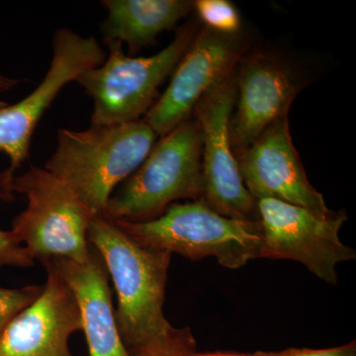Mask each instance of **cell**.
<instances>
[{
    "label": "cell",
    "mask_w": 356,
    "mask_h": 356,
    "mask_svg": "<svg viewBox=\"0 0 356 356\" xmlns=\"http://www.w3.org/2000/svg\"><path fill=\"white\" fill-rule=\"evenodd\" d=\"M88 240L113 281L115 318L127 350L165 336L172 329L163 314L172 254L142 247L102 216L91 219Z\"/></svg>",
    "instance_id": "cell-1"
},
{
    "label": "cell",
    "mask_w": 356,
    "mask_h": 356,
    "mask_svg": "<svg viewBox=\"0 0 356 356\" xmlns=\"http://www.w3.org/2000/svg\"><path fill=\"white\" fill-rule=\"evenodd\" d=\"M156 138L144 119L81 131L60 129L44 168L62 179L92 217L102 216L115 189L139 168Z\"/></svg>",
    "instance_id": "cell-2"
},
{
    "label": "cell",
    "mask_w": 356,
    "mask_h": 356,
    "mask_svg": "<svg viewBox=\"0 0 356 356\" xmlns=\"http://www.w3.org/2000/svg\"><path fill=\"white\" fill-rule=\"evenodd\" d=\"M202 137L194 118L161 137L137 170L122 182L102 217L109 221H152L181 199L200 200Z\"/></svg>",
    "instance_id": "cell-3"
},
{
    "label": "cell",
    "mask_w": 356,
    "mask_h": 356,
    "mask_svg": "<svg viewBox=\"0 0 356 356\" xmlns=\"http://www.w3.org/2000/svg\"><path fill=\"white\" fill-rule=\"evenodd\" d=\"M113 222L142 247L191 261L213 257L229 269L241 268L261 254L259 220L222 216L202 200L173 203L152 221Z\"/></svg>",
    "instance_id": "cell-4"
},
{
    "label": "cell",
    "mask_w": 356,
    "mask_h": 356,
    "mask_svg": "<svg viewBox=\"0 0 356 356\" xmlns=\"http://www.w3.org/2000/svg\"><path fill=\"white\" fill-rule=\"evenodd\" d=\"M198 31L196 24L184 26L172 43L151 57H131L124 53L122 44L109 46L103 64L86 70L76 81L93 100L90 126L140 120L156 102L159 86L172 76Z\"/></svg>",
    "instance_id": "cell-5"
},
{
    "label": "cell",
    "mask_w": 356,
    "mask_h": 356,
    "mask_svg": "<svg viewBox=\"0 0 356 356\" xmlns=\"http://www.w3.org/2000/svg\"><path fill=\"white\" fill-rule=\"evenodd\" d=\"M10 192L27 198V208L14 219L11 233L18 243H25L35 261H88V233L93 217L62 179L44 168L31 166L14 177Z\"/></svg>",
    "instance_id": "cell-6"
},
{
    "label": "cell",
    "mask_w": 356,
    "mask_h": 356,
    "mask_svg": "<svg viewBox=\"0 0 356 356\" xmlns=\"http://www.w3.org/2000/svg\"><path fill=\"white\" fill-rule=\"evenodd\" d=\"M106 54L95 37H83L70 28H60L53 37V58L43 81L26 97L0 106V153L10 166L0 173V198L14 200L10 184L16 170L29 158L30 145L42 117L65 86L86 70L102 65Z\"/></svg>",
    "instance_id": "cell-7"
},
{
    "label": "cell",
    "mask_w": 356,
    "mask_h": 356,
    "mask_svg": "<svg viewBox=\"0 0 356 356\" xmlns=\"http://www.w3.org/2000/svg\"><path fill=\"white\" fill-rule=\"evenodd\" d=\"M262 229L259 259L301 262L327 284L339 281L337 264L355 261V248L344 245L339 231L346 212L320 217L300 206L274 198L257 200Z\"/></svg>",
    "instance_id": "cell-8"
},
{
    "label": "cell",
    "mask_w": 356,
    "mask_h": 356,
    "mask_svg": "<svg viewBox=\"0 0 356 356\" xmlns=\"http://www.w3.org/2000/svg\"><path fill=\"white\" fill-rule=\"evenodd\" d=\"M236 95L235 70L194 109L202 137L200 200L222 216L259 221L257 200L243 184L229 134Z\"/></svg>",
    "instance_id": "cell-9"
},
{
    "label": "cell",
    "mask_w": 356,
    "mask_h": 356,
    "mask_svg": "<svg viewBox=\"0 0 356 356\" xmlns=\"http://www.w3.org/2000/svg\"><path fill=\"white\" fill-rule=\"evenodd\" d=\"M247 48L241 32L222 34L206 27L199 30L145 122L158 137L172 132L191 118L204 96L236 70Z\"/></svg>",
    "instance_id": "cell-10"
},
{
    "label": "cell",
    "mask_w": 356,
    "mask_h": 356,
    "mask_svg": "<svg viewBox=\"0 0 356 356\" xmlns=\"http://www.w3.org/2000/svg\"><path fill=\"white\" fill-rule=\"evenodd\" d=\"M236 86L229 134L238 156L271 124L289 114L305 81L289 60L273 51H255L245 54L236 65Z\"/></svg>",
    "instance_id": "cell-11"
},
{
    "label": "cell",
    "mask_w": 356,
    "mask_h": 356,
    "mask_svg": "<svg viewBox=\"0 0 356 356\" xmlns=\"http://www.w3.org/2000/svg\"><path fill=\"white\" fill-rule=\"evenodd\" d=\"M289 114L271 124L236 156L243 184L252 197L274 198L300 206L320 217H331L322 193L314 188L290 134Z\"/></svg>",
    "instance_id": "cell-12"
},
{
    "label": "cell",
    "mask_w": 356,
    "mask_h": 356,
    "mask_svg": "<svg viewBox=\"0 0 356 356\" xmlns=\"http://www.w3.org/2000/svg\"><path fill=\"white\" fill-rule=\"evenodd\" d=\"M41 295L7 325L0 356H72L69 339L83 331L79 304L69 285L50 267Z\"/></svg>",
    "instance_id": "cell-13"
},
{
    "label": "cell",
    "mask_w": 356,
    "mask_h": 356,
    "mask_svg": "<svg viewBox=\"0 0 356 356\" xmlns=\"http://www.w3.org/2000/svg\"><path fill=\"white\" fill-rule=\"evenodd\" d=\"M42 264L55 270L76 296L89 356H132L119 334L109 274L97 250L90 245L86 262L53 259Z\"/></svg>",
    "instance_id": "cell-14"
},
{
    "label": "cell",
    "mask_w": 356,
    "mask_h": 356,
    "mask_svg": "<svg viewBox=\"0 0 356 356\" xmlns=\"http://www.w3.org/2000/svg\"><path fill=\"white\" fill-rule=\"evenodd\" d=\"M102 3L107 9L100 26L104 44H127L131 57L194 11V1L186 0H103Z\"/></svg>",
    "instance_id": "cell-15"
},
{
    "label": "cell",
    "mask_w": 356,
    "mask_h": 356,
    "mask_svg": "<svg viewBox=\"0 0 356 356\" xmlns=\"http://www.w3.org/2000/svg\"><path fill=\"white\" fill-rule=\"evenodd\" d=\"M194 11L208 29L222 34L241 32L240 13L228 0H197L194 1Z\"/></svg>",
    "instance_id": "cell-16"
},
{
    "label": "cell",
    "mask_w": 356,
    "mask_h": 356,
    "mask_svg": "<svg viewBox=\"0 0 356 356\" xmlns=\"http://www.w3.org/2000/svg\"><path fill=\"white\" fill-rule=\"evenodd\" d=\"M196 350V341L189 327H172L165 336L129 350L132 356H187Z\"/></svg>",
    "instance_id": "cell-17"
},
{
    "label": "cell",
    "mask_w": 356,
    "mask_h": 356,
    "mask_svg": "<svg viewBox=\"0 0 356 356\" xmlns=\"http://www.w3.org/2000/svg\"><path fill=\"white\" fill-rule=\"evenodd\" d=\"M43 286L31 285L17 288V289H8L0 287V336L7 327V325L13 320L21 311L31 305L42 291Z\"/></svg>",
    "instance_id": "cell-18"
},
{
    "label": "cell",
    "mask_w": 356,
    "mask_h": 356,
    "mask_svg": "<svg viewBox=\"0 0 356 356\" xmlns=\"http://www.w3.org/2000/svg\"><path fill=\"white\" fill-rule=\"evenodd\" d=\"M35 259L27 248L14 238L11 231L0 229V268L3 266L31 267Z\"/></svg>",
    "instance_id": "cell-19"
},
{
    "label": "cell",
    "mask_w": 356,
    "mask_h": 356,
    "mask_svg": "<svg viewBox=\"0 0 356 356\" xmlns=\"http://www.w3.org/2000/svg\"><path fill=\"white\" fill-rule=\"evenodd\" d=\"M262 356H356V341H353L337 348L325 350H310V348H288L278 353L261 351Z\"/></svg>",
    "instance_id": "cell-20"
},
{
    "label": "cell",
    "mask_w": 356,
    "mask_h": 356,
    "mask_svg": "<svg viewBox=\"0 0 356 356\" xmlns=\"http://www.w3.org/2000/svg\"><path fill=\"white\" fill-rule=\"evenodd\" d=\"M187 356H262L261 351H257L254 353H198L197 350L191 351Z\"/></svg>",
    "instance_id": "cell-21"
},
{
    "label": "cell",
    "mask_w": 356,
    "mask_h": 356,
    "mask_svg": "<svg viewBox=\"0 0 356 356\" xmlns=\"http://www.w3.org/2000/svg\"><path fill=\"white\" fill-rule=\"evenodd\" d=\"M19 83L20 81H18V79H10V77L0 74V92H6V91L11 90ZM4 105H6V103L0 102V106H4Z\"/></svg>",
    "instance_id": "cell-22"
}]
</instances>
